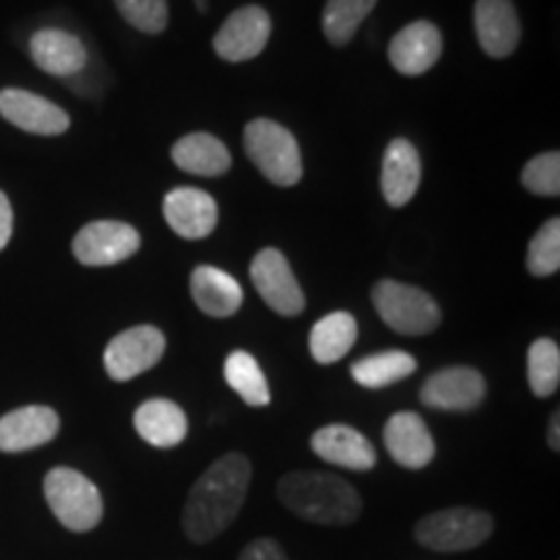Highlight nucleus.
Here are the masks:
<instances>
[{"instance_id":"nucleus-4","label":"nucleus","mask_w":560,"mask_h":560,"mask_svg":"<svg viewBox=\"0 0 560 560\" xmlns=\"http://www.w3.org/2000/svg\"><path fill=\"white\" fill-rule=\"evenodd\" d=\"M371 304L389 330L410 335H431L441 325V310L436 299L410 283L384 278L371 289Z\"/></svg>"},{"instance_id":"nucleus-33","label":"nucleus","mask_w":560,"mask_h":560,"mask_svg":"<svg viewBox=\"0 0 560 560\" xmlns=\"http://www.w3.org/2000/svg\"><path fill=\"white\" fill-rule=\"evenodd\" d=\"M13 234V208L9 195L0 192V252L9 247Z\"/></svg>"},{"instance_id":"nucleus-5","label":"nucleus","mask_w":560,"mask_h":560,"mask_svg":"<svg viewBox=\"0 0 560 560\" xmlns=\"http://www.w3.org/2000/svg\"><path fill=\"white\" fill-rule=\"evenodd\" d=\"M45 499L58 522L70 532H91L104 516L100 488L73 467H55L47 472Z\"/></svg>"},{"instance_id":"nucleus-20","label":"nucleus","mask_w":560,"mask_h":560,"mask_svg":"<svg viewBox=\"0 0 560 560\" xmlns=\"http://www.w3.org/2000/svg\"><path fill=\"white\" fill-rule=\"evenodd\" d=\"M30 55L39 70L58 79L81 73L89 62L86 45L75 34L62 30H39L32 34Z\"/></svg>"},{"instance_id":"nucleus-1","label":"nucleus","mask_w":560,"mask_h":560,"mask_svg":"<svg viewBox=\"0 0 560 560\" xmlns=\"http://www.w3.org/2000/svg\"><path fill=\"white\" fill-rule=\"evenodd\" d=\"M252 465L240 452L223 454L195 480L182 509V529L190 542H210L234 524L247 499Z\"/></svg>"},{"instance_id":"nucleus-23","label":"nucleus","mask_w":560,"mask_h":560,"mask_svg":"<svg viewBox=\"0 0 560 560\" xmlns=\"http://www.w3.org/2000/svg\"><path fill=\"white\" fill-rule=\"evenodd\" d=\"M172 161L195 177H221L231 170V153L221 138L210 132H190L172 145Z\"/></svg>"},{"instance_id":"nucleus-26","label":"nucleus","mask_w":560,"mask_h":560,"mask_svg":"<svg viewBox=\"0 0 560 560\" xmlns=\"http://www.w3.org/2000/svg\"><path fill=\"white\" fill-rule=\"evenodd\" d=\"M223 376H226V384L236 395L242 397L249 408H265L270 405V387L268 380H265L260 363L247 350H234L229 353L226 363H223Z\"/></svg>"},{"instance_id":"nucleus-28","label":"nucleus","mask_w":560,"mask_h":560,"mask_svg":"<svg viewBox=\"0 0 560 560\" xmlns=\"http://www.w3.org/2000/svg\"><path fill=\"white\" fill-rule=\"evenodd\" d=\"M527 382L537 397H550L560 384V348L556 340L540 338L527 350Z\"/></svg>"},{"instance_id":"nucleus-25","label":"nucleus","mask_w":560,"mask_h":560,"mask_svg":"<svg viewBox=\"0 0 560 560\" xmlns=\"http://www.w3.org/2000/svg\"><path fill=\"white\" fill-rule=\"evenodd\" d=\"M418 361L405 350H382L350 366V376L366 389H384L416 374Z\"/></svg>"},{"instance_id":"nucleus-19","label":"nucleus","mask_w":560,"mask_h":560,"mask_svg":"<svg viewBox=\"0 0 560 560\" xmlns=\"http://www.w3.org/2000/svg\"><path fill=\"white\" fill-rule=\"evenodd\" d=\"M423 164L420 153L408 138H395L382 156V195L392 208H405L416 198Z\"/></svg>"},{"instance_id":"nucleus-31","label":"nucleus","mask_w":560,"mask_h":560,"mask_svg":"<svg viewBox=\"0 0 560 560\" xmlns=\"http://www.w3.org/2000/svg\"><path fill=\"white\" fill-rule=\"evenodd\" d=\"M120 16L132 30L161 34L170 24V0H115Z\"/></svg>"},{"instance_id":"nucleus-2","label":"nucleus","mask_w":560,"mask_h":560,"mask_svg":"<svg viewBox=\"0 0 560 560\" xmlns=\"http://www.w3.org/2000/svg\"><path fill=\"white\" fill-rule=\"evenodd\" d=\"M278 499L304 522L327 527L353 524L363 511L359 490L332 472L301 470L283 475L278 482Z\"/></svg>"},{"instance_id":"nucleus-9","label":"nucleus","mask_w":560,"mask_h":560,"mask_svg":"<svg viewBox=\"0 0 560 560\" xmlns=\"http://www.w3.org/2000/svg\"><path fill=\"white\" fill-rule=\"evenodd\" d=\"M140 249V234L125 221H91L73 240L75 260L86 268H109L130 260Z\"/></svg>"},{"instance_id":"nucleus-35","label":"nucleus","mask_w":560,"mask_h":560,"mask_svg":"<svg viewBox=\"0 0 560 560\" xmlns=\"http://www.w3.org/2000/svg\"><path fill=\"white\" fill-rule=\"evenodd\" d=\"M195 3H198V9H200V11H206V9H208L206 0H195Z\"/></svg>"},{"instance_id":"nucleus-10","label":"nucleus","mask_w":560,"mask_h":560,"mask_svg":"<svg viewBox=\"0 0 560 560\" xmlns=\"http://www.w3.org/2000/svg\"><path fill=\"white\" fill-rule=\"evenodd\" d=\"M272 32V19L262 5H244L223 21L215 32L213 50L226 62L255 60L265 50Z\"/></svg>"},{"instance_id":"nucleus-8","label":"nucleus","mask_w":560,"mask_h":560,"mask_svg":"<svg viewBox=\"0 0 560 560\" xmlns=\"http://www.w3.org/2000/svg\"><path fill=\"white\" fill-rule=\"evenodd\" d=\"M164 350L166 338L159 327L136 325L109 340L104 350V369H107L109 380L130 382L156 366Z\"/></svg>"},{"instance_id":"nucleus-29","label":"nucleus","mask_w":560,"mask_h":560,"mask_svg":"<svg viewBox=\"0 0 560 560\" xmlns=\"http://www.w3.org/2000/svg\"><path fill=\"white\" fill-rule=\"evenodd\" d=\"M527 270L537 278H548L560 270V221L548 219L537 229L527 247Z\"/></svg>"},{"instance_id":"nucleus-14","label":"nucleus","mask_w":560,"mask_h":560,"mask_svg":"<svg viewBox=\"0 0 560 560\" xmlns=\"http://www.w3.org/2000/svg\"><path fill=\"white\" fill-rule=\"evenodd\" d=\"M384 446L405 470H423L436 457V444L425 420L412 410L395 412L384 425Z\"/></svg>"},{"instance_id":"nucleus-32","label":"nucleus","mask_w":560,"mask_h":560,"mask_svg":"<svg viewBox=\"0 0 560 560\" xmlns=\"http://www.w3.org/2000/svg\"><path fill=\"white\" fill-rule=\"evenodd\" d=\"M240 560H289L283 548L270 537H260V540L249 542L247 548L240 552Z\"/></svg>"},{"instance_id":"nucleus-6","label":"nucleus","mask_w":560,"mask_h":560,"mask_svg":"<svg viewBox=\"0 0 560 560\" xmlns=\"http://www.w3.org/2000/svg\"><path fill=\"white\" fill-rule=\"evenodd\" d=\"M493 535V516L488 511L452 506L433 511L416 524V540L436 552H465L478 548Z\"/></svg>"},{"instance_id":"nucleus-16","label":"nucleus","mask_w":560,"mask_h":560,"mask_svg":"<svg viewBox=\"0 0 560 560\" xmlns=\"http://www.w3.org/2000/svg\"><path fill=\"white\" fill-rule=\"evenodd\" d=\"M475 34L488 58L514 55L522 39V21L511 0H475Z\"/></svg>"},{"instance_id":"nucleus-34","label":"nucleus","mask_w":560,"mask_h":560,"mask_svg":"<svg viewBox=\"0 0 560 560\" xmlns=\"http://www.w3.org/2000/svg\"><path fill=\"white\" fill-rule=\"evenodd\" d=\"M548 444L552 452H560V410H556L550 416V425H548Z\"/></svg>"},{"instance_id":"nucleus-18","label":"nucleus","mask_w":560,"mask_h":560,"mask_svg":"<svg viewBox=\"0 0 560 560\" xmlns=\"http://www.w3.org/2000/svg\"><path fill=\"white\" fill-rule=\"evenodd\" d=\"M312 452L322 462H330V465L342 467V470L366 472L376 465L374 444L361 431L342 423H332L314 431Z\"/></svg>"},{"instance_id":"nucleus-12","label":"nucleus","mask_w":560,"mask_h":560,"mask_svg":"<svg viewBox=\"0 0 560 560\" xmlns=\"http://www.w3.org/2000/svg\"><path fill=\"white\" fill-rule=\"evenodd\" d=\"M0 117L21 130L47 138L62 136L70 128V117L66 109L24 89L0 91Z\"/></svg>"},{"instance_id":"nucleus-11","label":"nucleus","mask_w":560,"mask_h":560,"mask_svg":"<svg viewBox=\"0 0 560 560\" xmlns=\"http://www.w3.org/2000/svg\"><path fill=\"white\" fill-rule=\"evenodd\" d=\"M486 380L472 366H450L431 374L420 387L425 408L446 412H472L486 400Z\"/></svg>"},{"instance_id":"nucleus-15","label":"nucleus","mask_w":560,"mask_h":560,"mask_svg":"<svg viewBox=\"0 0 560 560\" xmlns=\"http://www.w3.org/2000/svg\"><path fill=\"white\" fill-rule=\"evenodd\" d=\"M164 219L182 240H206L219 226V206L206 190L177 187L164 198Z\"/></svg>"},{"instance_id":"nucleus-17","label":"nucleus","mask_w":560,"mask_h":560,"mask_svg":"<svg viewBox=\"0 0 560 560\" xmlns=\"http://www.w3.org/2000/svg\"><path fill=\"white\" fill-rule=\"evenodd\" d=\"M60 431L58 412L47 405H26L0 418V452L19 454L50 444Z\"/></svg>"},{"instance_id":"nucleus-7","label":"nucleus","mask_w":560,"mask_h":560,"mask_svg":"<svg viewBox=\"0 0 560 560\" xmlns=\"http://www.w3.org/2000/svg\"><path fill=\"white\" fill-rule=\"evenodd\" d=\"M249 278L265 304L280 314V317H296V314L304 312L306 296L301 291V283L291 262L285 260L280 249L265 247L257 252L255 260L249 265Z\"/></svg>"},{"instance_id":"nucleus-24","label":"nucleus","mask_w":560,"mask_h":560,"mask_svg":"<svg viewBox=\"0 0 560 560\" xmlns=\"http://www.w3.org/2000/svg\"><path fill=\"white\" fill-rule=\"evenodd\" d=\"M359 340V322L350 312H332L327 317H322L317 325L312 327L310 335V350L312 359L322 363V366H330L338 363L342 355L350 353V348Z\"/></svg>"},{"instance_id":"nucleus-13","label":"nucleus","mask_w":560,"mask_h":560,"mask_svg":"<svg viewBox=\"0 0 560 560\" xmlns=\"http://www.w3.org/2000/svg\"><path fill=\"white\" fill-rule=\"evenodd\" d=\"M444 52V37L431 21H412L389 42V62L397 73L416 79L429 73Z\"/></svg>"},{"instance_id":"nucleus-27","label":"nucleus","mask_w":560,"mask_h":560,"mask_svg":"<svg viewBox=\"0 0 560 560\" xmlns=\"http://www.w3.org/2000/svg\"><path fill=\"white\" fill-rule=\"evenodd\" d=\"M380 0H327L322 11V32L330 45L346 47Z\"/></svg>"},{"instance_id":"nucleus-30","label":"nucleus","mask_w":560,"mask_h":560,"mask_svg":"<svg viewBox=\"0 0 560 560\" xmlns=\"http://www.w3.org/2000/svg\"><path fill=\"white\" fill-rule=\"evenodd\" d=\"M524 190L540 198H558L560 195V153L548 151L529 159L522 170Z\"/></svg>"},{"instance_id":"nucleus-21","label":"nucleus","mask_w":560,"mask_h":560,"mask_svg":"<svg viewBox=\"0 0 560 560\" xmlns=\"http://www.w3.org/2000/svg\"><path fill=\"white\" fill-rule=\"evenodd\" d=\"M190 293L198 310L208 317L226 319L242 310L244 291L240 280L213 265H200L190 276Z\"/></svg>"},{"instance_id":"nucleus-22","label":"nucleus","mask_w":560,"mask_h":560,"mask_svg":"<svg viewBox=\"0 0 560 560\" xmlns=\"http://www.w3.org/2000/svg\"><path fill=\"white\" fill-rule=\"evenodd\" d=\"M132 425H136L138 436L156 450L179 446L187 436V429H190L185 410L177 402L164 400V397H153V400L140 405L132 416Z\"/></svg>"},{"instance_id":"nucleus-3","label":"nucleus","mask_w":560,"mask_h":560,"mask_svg":"<svg viewBox=\"0 0 560 560\" xmlns=\"http://www.w3.org/2000/svg\"><path fill=\"white\" fill-rule=\"evenodd\" d=\"M244 151L260 174L278 187H293L304 177V161L289 128L268 117H257L244 128Z\"/></svg>"}]
</instances>
